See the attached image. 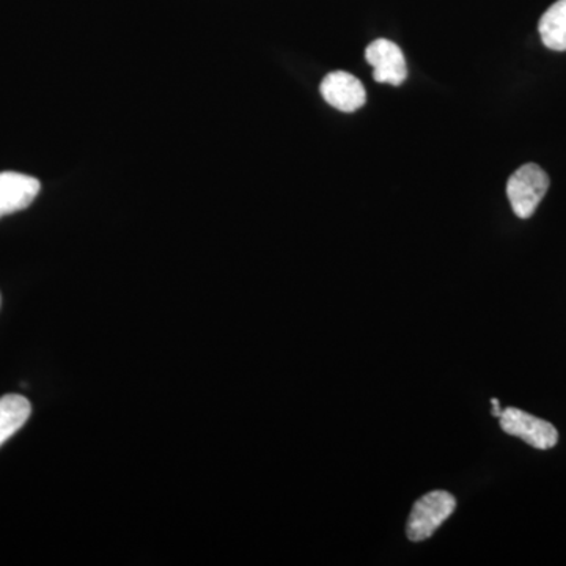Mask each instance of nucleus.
<instances>
[{"instance_id": "nucleus-1", "label": "nucleus", "mask_w": 566, "mask_h": 566, "mask_svg": "<svg viewBox=\"0 0 566 566\" xmlns=\"http://www.w3.org/2000/svg\"><path fill=\"white\" fill-rule=\"evenodd\" d=\"M455 509L457 499L447 491H431L424 494L412 506L406 535L415 543L431 538L434 532L453 515Z\"/></svg>"}, {"instance_id": "nucleus-4", "label": "nucleus", "mask_w": 566, "mask_h": 566, "mask_svg": "<svg viewBox=\"0 0 566 566\" xmlns=\"http://www.w3.org/2000/svg\"><path fill=\"white\" fill-rule=\"evenodd\" d=\"M365 61L374 66V80L379 84L398 87L408 77L403 51L394 41L385 39L371 41L365 50Z\"/></svg>"}, {"instance_id": "nucleus-6", "label": "nucleus", "mask_w": 566, "mask_h": 566, "mask_svg": "<svg viewBox=\"0 0 566 566\" xmlns=\"http://www.w3.org/2000/svg\"><path fill=\"white\" fill-rule=\"evenodd\" d=\"M41 189L40 181L29 175L0 174V219L31 207Z\"/></svg>"}, {"instance_id": "nucleus-2", "label": "nucleus", "mask_w": 566, "mask_h": 566, "mask_svg": "<svg viewBox=\"0 0 566 566\" xmlns=\"http://www.w3.org/2000/svg\"><path fill=\"white\" fill-rule=\"evenodd\" d=\"M549 185V175L536 164H524L510 177L506 182V197L517 218L528 219L534 216L536 208L545 199Z\"/></svg>"}, {"instance_id": "nucleus-9", "label": "nucleus", "mask_w": 566, "mask_h": 566, "mask_svg": "<svg viewBox=\"0 0 566 566\" xmlns=\"http://www.w3.org/2000/svg\"><path fill=\"white\" fill-rule=\"evenodd\" d=\"M491 403H493V416L501 417L502 411H504V409H502L501 406H499L497 398H493V400H491Z\"/></svg>"}, {"instance_id": "nucleus-5", "label": "nucleus", "mask_w": 566, "mask_h": 566, "mask_svg": "<svg viewBox=\"0 0 566 566\" xmlns=\"http://www.w3.org/2000/svg\"><path fill=\"white\" fill-rule=\"evenodd\" d=\"M319 92L324 102L346 114L360 109L367 103V92L363 82L346 71L327 74L319 85Z\"/></svg>"}, {"instance_id": "nucleus-8", "label": "nucleus", "mask_w": 566, "mask_h": 566, "mask_svg": "<svg viewBox=\"0 0 566 566\" xmlns=\"http://www.w3.org/2000/svg\"><path fill=\"white\" fill-rule=\"evenodd\" d=\"M543 44L551 51H566V0H557L538 22Z\"/></svg>"}, {"instance_id": "nucleus-3", "label": "nucleus", "mask_w": 566, "mask_h": 566, "mask_svg": "<svg viewBox=\"0 0 566 566\" xmlns=\"http://www.w3.org/2000/svg\"><path fill=\"white\" fill-rule=\"evenodd\" d=\"M502 431L523 439L526 444L538 450H549L557 446L558 431L553 423L524 412L523 409L506 408L499 417Z\"/></svg>"}, {"instance_id": "nucleus-7", "label": "nucleus", "mask_w": 566, "mask_h": 566, "mask_svg": "<svg viewBox=\"0 0 566 566\" xmlns=\"http://www.w3.org/2000/svg\"><path fill=\"white\" fill-rule=\"evenodd\" d=\"M32 406L22 395H3L0 398V446L20 431L31 417Z\"/></svg>"}]
</instances>
